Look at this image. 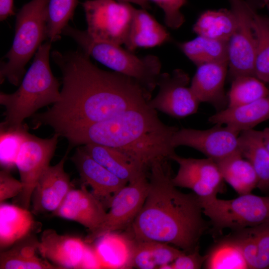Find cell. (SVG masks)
I'll return each instance as SVG.
<instances>
[{
  "label": "cell",
  "mask_w": 269,
  "mask_h": 269,
  "mask_svg": "<svg viewBox=\"0 0 269 269\" xmlns=\"http://www.w3.org/2000/svg\"><path fill=\"white\" fill-rule=\"evenodd\" d=\"M190 81L188 74L181 69L161 72L157 83L158 93L148 101V106L177 119L196 113L200 102L188 86Z\"/></svg>",
  "instance_id": "12"
},
{
  "label": "cell",
  "mask_w": 269,
  "mask_h": 269,
  "mask_svg": "<svg viewBox=\"0 0 269 269\" xmlns=\"http://www.w3.org/2000/svg\"><path fill=\"white\" fill-rule=\"evenodd\" d=\"M236 18L235 28L228 41V72L231 80L255 76L257 40L253 27L254 7L244 0H230Z\"/></svg>",
  "instance_id": "9"
},
{
  "label": "cell",
  "mask_w": 269,
  "mask_h": 269,
  "mask_svg": "<svg viewBox=\"0 0 269 269\" xmlns=\"http://www.w3.org/2000/svg\"><path fill=\"white\" fill-rule=\"evenodd\" d=\"M231 236L240 247L249 269H269V222L235 231Z\"/></svg>",
  "instance_id": "22"
},
{
  "label": "cell",
  "mask_w": 269,
  "mask_h": 269,
  "mask_svg": "<svg viewBox=\"0 0 269 269\" xmlns=\"http://www.w3.org/2000/svg\"><path fill=\"white\" fill-rule=\"evenodd\" d=\"M184 54L197 66L209 62H228V41L198 35L178 44Z\"/></svg>",
  "instance_id": "29"
},
{
  "label": "cell",
  "mask_w": 269,
  "mask_h": 269,
  "mask_svg": "<svg viewBox=\"0 0 269 269\" xmlns=\"http://www.w3.org/2000/svg\"><path fill=\"white\" fill-rule=\"evenodd\" d=\"M259 0V5L260 6H266L268 9V11L269 13V0Z\"/></svg>",
  "instance_id": "43"
},
{
  "label": "cell",
  "mask_w": 269,
  "mask_h": 269,
  "mask_svg": "<svg viewBox=\"0 0 269 269\" xmlns=\"http://www.w3.org/2000/svg\"><path fill=\"white\" fill-rule=\"evenodd\" d=\"M269 120V94L249 104L227 107L208 118L213 124L227 126L241 133L253 129L259 124Z\"/></svg>",
  "instance_id": "21"
},
{
  "label": "cell",
  "mask_w": 269,
  "mask_h": 269,
  "mask_svg": "<svg viewBox=\"0 0 269 269\" xmlns=\"http://www.w3.org/2000/svg\"><path fill=\"white\" fill-rule=\"evenodd\" d=\"M130 251L128 266L138 269L157 268L151 249L150 242L130 240Z\"/></svg>",
  "instance_id": "35"
},
{
  "label": "cell",
  "mask_w": 269,
  "mask_h": 269,
  "mask_svg": "<svg viewBox=\"0 0 269 269\" xmlns=\"http://www.w3.org/2000/svg\"><path fill=\"white\" fill-rule=\"evenodd\" d=\"M236 24V16L231 9L207 10L199 15L193 30L197 35L228 41Z\"/></svg>",
  "instance_id": "28"
},
{
  "label": "cell",
  "mask_w": 269,
  "mask_h": 269,
  "mask_svg": "<svg viewBox=\"0 0 269 269\" xmlns=\"http://www.w3.org/2000/svg\"><path fill=\"white\" fill-rule=\"evenodd\" d=\"M240 133L220 124H214L213 127L207 130L178 129L173 134L172 143L175 148L180 146L190 147L218 161L240 152Z\"/></svg>",
  "instance_id": "13"
},
{
  "label": "cell",
  "mask_w": 269,
  "mask_h": 269,
  "mask_svg": "<svg viewBox=\"0 0 269 269\" xmlns=\"http://www.w3.org/2000/svg\"><path fill=\"white\" fill-rule=\"evenodd\" d=\"M107 212L103 202L83 184L79 189L72 188L52 214L75 221L91 231L104 220Z\"/></svg>",
  "instance_id": "16"
},
{
  "label": "cell",
  "mask_w": 269,
  "mask_h": 269,
  "mask_svg": "<svg viewBox=\"0 0 269 269\" xmlns=\"http://www.w3.org/2000/svg\"><path fill=\"white\" fill-rule=\"evenodd\" d=\"M170 40L166 29L146 9L134 7L129 33L124 43L127 49L134 52L137 48L159 46Z\"/></svg>",
  "instance_id": "20"
},
{
  "label": "cell",
  "mask_w": 269,
  "mask_h": 269,
  "mask_svg": "<svg viewBox=\"0 0 269 269\" xmlns=\"http://www.w3.org/2000/svg\"><path fill=\"white\" fill-rule=\"evenodd\" d=\"M216 162L224 180L239 195L250 193L257 187V173L251 163L240 152Z\"/></svg>",
  "instance_id": "27"
},
{
  "label": "cell",
  "mask_w": 269,
  "mask_h": 269,
  "mask_svg": "<svg viewBox=\"0 0 269 269\" xmlns=\"http://www.w3.org/2000/svg\"><path fill=\"white\" fill-rule=\"evenodd\" d=\"M39 241L29 235L8 250L1 251L0 269H60L36 255Z\"/></svg>",
  "instance_id": "26"
},
{
  "label": "cell",
  "mask_w": 269,
  "mask_h": 269,
  "mask_svg": "<svg viewBox=\"0 0 269 269\" xmlns=\"http://www.w3.org/2000/svg\"><path fill=\"white\" fill-rule=\"evenodd\" d=\"M83 146L95 160L128 183L147 170L134 158L118 149L95 143Z\"/></svg>",
  "instance_id": "23"
},
{
  "label": "cell",
  "mask_w": 269,
  "mask_h": 269,
  "mask_svg": "<svg viewBox=\"0 0 269 269\" xmlns=\"http://www.w3.org/2000/svg\"><path fill=\"white\" fill-rule=\"evenodd\" d=\"M69 151L68 149L58 163L49 166L40 177L32 194L33 214L54 212L72 188L69 175L64 168Z\"/></svg>",
  "instance_id": "15"
},
{
  "label": "cell",
  "mask_w": 269,
  "mask_h": 269,
  "mask_svg": "<svg viewBox=\"0 0 269 269\" xmlns=\"http://www.w3.org/2000/svg\"><path fill=\"white\" fill-rule=\"evenodd\" d=\"M205 255L202 256L199 252V247L189 253H183L171 264L172 269H199L204 265Z\"/></svg>",
  "instance_id": "39"
},
{
  "label": "cell",
  "mask_w": 269,
  "mask_h": 269,
  "mask_svg": "<svg viewBox=\"0 0 269 269\" xmlns=\"http://www.w3.org/2000/svg\"><path fill=\"white\" fill-rule=\"evenodd\" d=\"M31 212L20 206L0 203V247L4 250L25 238L34 226Z\"/></svg>",
  "instance_id": "24"
},
{
  "label": "cell",
  "mask_w": 269,
  "mask_h": 269,
  "mask_svg": "<svg viewBox=\"0 0 269 269\" xmlns=\"http://www.w3.org/2000/svg\"><path fill=\"white\" fill-rule=\"evenodd\" d=\"M85 243L79 238L48 229L42 232L38 249L44 259L60 269H82L87 249Z\"/></svg>",
  "instance_id": "18"
},
{
  "label": "cell",
  "mask_w": 269,
  "mask_h": 269,
  "mask_svg": "<svg viewBox=\"0 0 269 269\" xmlns=\"http://www.w3.org/2000/svg\"><path fill=\"white\" fill-rule=\"evenodd\" d=\"M156 4L163 11L166 25L172 28L177 29L184 22V17L181 9L187 0H149Z\"/></svg>",
  "instance_id": "36"
},
{
  "label": "cell",
  "mask_w": 269,
  "mask_h": 269,
  "mask_svg": "<svg viewBox=\"0 0 269 269\" xmlns=\"http://www.w3.org/2000/svg\"><path fill=\"white\" fill-rule=\"evenodd\" d=\"M269 94L266 83L255 76L246 75L232 80L227 95V107L245 105Z\"/></svg>",
  "instance_id": "31"
},
{
  "label": "cell",
  "mask_w": 269,
  "mask_h": 269,
  "mask_svg": "<svg viewBox=\"0 0 269 269\" xmlns=\"http://www.w3.org/2000/svg\"><path fill=\"white\" fill-rule=\"evenodd\" d=\"M78 0H49L47 8V36L55 42L61 38L64 28L73 18Z\"/></svg>",
  "instance_id": "34"
},
{
  "label": "cell",
  "mask_w": 269,
  "mask_h": 269,
  "mask_svg": "<svg viewBox=\"0 0 269 269\" xmlns=\"http://www.w3.org/2000/svg\"><path fill=\"white\" fill-rule=\"evenodd\" d=\"M253 27L257 45L255 59V75L269 84V18L253 13Z\"/></svg>",
  "instance_id": "32"
},
{
  "label": "cell",
  "mask_w": 269,
  "mask_h": 269,
  "mask_svg": "<svg viewBox=\"0 0 269 269\" xmlns=\"http://www.w3.org/2000/svg\"><path fill=\"white\" fill-rule=\"evenodd\" d=\"M239 148L240 153L251 163L257 173V188L262 192H269V152L264 144L262 131L253 129L241 132Z\"/></svg>",
  "instance_id": "25"
},
{
  "label": "cell",
  "mask_w": 269,
  "mask_h": 269,
  "mask_svg": "<svg viewBox=\"0 0 269 269\" xmlns=\"http://www.w3.org/2000/svg\"><path fill=\"white\" fill-rule=\"evenodd\" d=\"M51 46L48 41L39 46L16 91L11 94L0 92V104L5 108V119L0 125L20 126L39 109L59 101L60 84L49 64Z\"/></svg>",
  "instance_id": "4"
},
{
  "label": "cell",
  "mask_w": 269,
  "mask_h": 269,
  "mask_svg": "<svg viewBox=\"0 0 269 269\" xmlns=\"http://www.w3.org/2000/svg\"><path fill=\"white\" fill-rule=\"evenodd\" d=\"M167 160L150 166L147 196L127 235L135 241L172 244L189 253L199 247L207 226L198 197L178 190Z\"/></svg>",
  "instance_id": "2"
},
{
  "label": "cell",
  "mask_w": 269,
  "mask_h": 269,
  "mask_svg": "<svg viewBox=\"0 0 269 269\" xmlns=\"http://www.w3.org/2000/svg\"><path fill=\"white\" fill-rule=\"evenodd\" d=\"M49 0H31L16 14L12 46L0 65V82L7 80L19 85L25 74V66L42 42L47 39V8Z\"/></svg>",
  "instance_id": "6"
},
{
  "label": "cell",
  "mask_w": 269,
  "mask_h": 269,
  "mask_svg": "<svg viewBox=\"0 0 269 269\" xmlns=\"http://www.w3.org/2000/svg\"><path fill=\"white\" fill-rule=\"evenodd\" d=\"M59 136L56 133L49 138H41L29 133L26 136L15 162L22 184L18 196L20 206L29 209L32 192L40 177L50 166Z\"/></svg>",
  "instance_id": "11"
},
{
  "label": "cell",
  "mask_w": 269,
  "mask_h": 269,
  "mask_svg": "<svg viewBox=\"0 0 269 269\" xmlns=\"http://www.w3.org/2000/svg\"><path fill=\"white\" fill-rule=\"evenodd\" d=\"M178 128L163 123L155 110L145 106L127 110L111 119L68 130L61 136L70 147L95 143L118 149L146 169L175 154L172 137Z\"/></svg>",
  "instance_id": "3"
},
{
  "label": "cell",
  "mask_w": 269,
  "mask_h": 269,
  "mask_svg": "<svg viewBox=\"0 0 269 269\" xmlns=\"http://www.w3.org/2000/svg\"><path fill=\"white\" fill-rule=\"evenodd\" d=\"M14 14L13 0H0V20L3 21Z\"/></svg>",
  "instance_id": "40"
},
{
  "label": "cell",
  "mask_w": 269,
  "mask_h": 269,
  "mask_svg": "<svg viewBox=\"0 0 269 269\" xmlns=\"http://www.w3.org/2000/svg\"><path fill=\"white\" fill-rule=\"evenodd\" d=\"M262 131L264 144L269 152V127L266 128Z\"/></svg>",
  "instance_id": "42"
},
{
  "label": "cell",
  "mask_w": 269,
  "mask_h": 269,
  "mask_svg": "<svg viewBox=\"0 0 269 269\" xmlns=\"http://www.w3.org/2000/svg\"><path fill=\"white\" fill-rule=\"evenodd\" d=\"M149 242L153 259L159 269L165 265L171 264L178 257L184 253L177 248L170 246L169 244Z\"/></svg>",
  "instance_id": "37"
},
{
  "label": "cell",
  "mask_w": 269,
  "mask_h": 269,
  "mask_svg": "<svg viewBox=\"0 0 269 269\" xmlns=\"http://www.w3.org/2000/svg\"><path fill=\"white\" fill-rule=\"evenodd\" d=\"M62 34L73 39L79 48L113 71L136 81L151 97L161 73V63L152 54L139 57L120 45L96 40L86 30L67 25Z\"/></svg>",
  "instance_id": "5"
},
{
  "label": "cell",
  "mask_w": 269,
  "mask_h": 269,
  "mask_svg": "<svg viewBox=\"0 0 269 269\" xmlns=\"http://www.w3.org/2000/svg\"><path fill=\"white\" fill-rule=\"evenodd\" d=\"M205 256V269H249L240 247L231 236L214 244Z\"/></svg>",
  "instance_id": "30"
},
{
  "label": "cell",
  "mask_w": 269,
  "mask_h": 269,
  "mask_svg": "<svg viewBox=\"0 0 269 269\" xmlns=\"http://www.w3.org/2000/svg\"><path fill=\"white\" fill-rule=\"evenodd\" d=\"M88 34L94 39L124 45L134 7L116 0H86L82 3Z\"/></svg>",
  "instance_id": "8"
},
{
  "label": "cell",
  "mask_w": 269,
  "mask_h": 269,
  "mask_svg": "<svg viewBox=\"0 0 269 269\" xmlns=\"http://www.w3.org/2000/svg\"><path fill=\"white\" fill-rule=\"evenodd\" d=\"M0 162L3 169L10 170L15 165L21 145L28 133L25 125L0 126Z\"/></svg>",
  "instance_id": "33"
},
{
  "label": "cell",
  "mask_w": 269,
  "mask_h": 269,
  "mask_svg": "<svg viewBox=\"0 0 269 269\" xmlns=\"http://www.w3.org/2000/svg\"><path fill=\"white\" fill-rule=\"evenodd\" d=\"M51 55L62 73L60 99L46 112L32 116L36 128L49 126L61 136L71 129L145 106L151 98L136 81L98 67L79 48L54 50Z\"/></svg>",
  "instance_id": "1"
},
{
  "label": "cell",
  "mask_w": 269,
  "mask_h": 269,
  "mask_svg": "<svg viewBox=\"0 0 269 269\" xmlns=\"http://www.w3.org/2000/svg\"><path fill=\"white\" fill-rule=\"evenodd\" d=\"M203 215L210 220L214 230L234 231L269 222V196L251 193L230 200L199 199Z\"/></svg>",
  "instance_id": "7"
},
{
  "label": "cell",
  "mask_w": 269,
  "mask_h": 269,
  "mask_svg": "<svg viewBox=\"0 0 269 269\" xmlns=\"http://www.w3.org/2000/svg\"><path fill=\"white\" fill-rule=\"evenodd\" d=\"M228 70L227 62H209L197 66L190 87L200 103L211 104L217 112L227 107L224 84Z\"/></svg>",
  "instance_id": "19"
},
{
  "label": "cell",
  "mask_w": 269,
  "mask_h": 269,
  "mask_svg": "<svg viewBox=\"0 0 269 269\" xmlns=\"http://www.w3.org/2000/svg\"><path fill=\"white\" fill-rule=\"evenodd\" d=\"M170 159L179 166L176 174L172 178L177 187L190 189L201 199L216 197L222 190L224 180L215 160L208 157L185 158L176 153Z\"/></svg>",
  "instance_id": "14"
},
{
  "label": "cell",
  "mask_w": 269,
  "mask_h": 269,
  "mask_svg": "<svg viewBox=\"0 0 269 269\" xmlns=\"http://www.w3.org/2000/svg\"><path fill=\"white\" fill-rule=\"evenodd\" d=\"M148 178L146 171L128 183L112 198L104 221L89 231L84 242L90 244L114 231L128 227L141 209L146 199Z\"/></svg>",
  "instance_id": "10"
},
{
  "label": "cell",
  "mask_w": 269,
  "mask_h": 269,
  "mask_svg": "<svg viewBox=\"0 0 269 269\" xmlns=\"http://www.w3.org/2000/svg\"><path fill=\"white\" fill-rule=\"evenodd\" d=\"M118 1L128 3L130 4H135L140 7V8L149 9L150 7V1L149 0H116Z\"/></svg>",
  "instance_id": "41"
},
{
  "label": "cell",
  "mask_w": 269,
  "mask_h": 269,
  "mask_svg": "<svg viewBox=\"0 0 269 269\" xmlns=\"http://www.w3.org/2000/svg\"><path fill=\"white\" fill-rule=\"evenodd\" d=\"M22 190V183L12 177L9 170L3 169L0 171V203L18 196Z\"/></svg>",
  "instance_id": "38"
},
{
  "label": "cell",
  "mask_w": 269,
  "mask_h": 269,
  "mask_svg": "<svg viewBox=\"0 0 269 269\" xmlns=\"http://www.w3.org/2000/svg\"><path fill=\"white\" fill-rule=\"evenodd\" d=\"M71 160L84 184L89 185L92 192L109 206L113 196L128 183L95 160L83 146L76 148Z\"/></svg>",
  "instance_id": "17"
}]
</instances>
